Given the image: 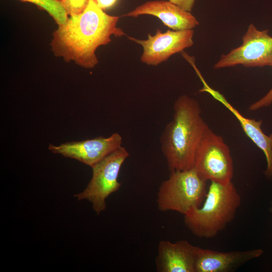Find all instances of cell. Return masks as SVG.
<instances>
[{"label": "cell", "mask_w": 272, "mask_h": 272, "mask_svg": "<svg viewBox=\"0 0 272 272\" xmlns=\"http://www.w3.org/2000/svg\"><path fill=\"white\" fill-rule=\"evenodd\" d=\"M67 15L82 13L88 7L90 0H59Z\"/></svg>", "instance_id": "obj_15"}, {"label": "cell", "mask_w": 272, "mask_h": 272, "mask_svg": "<svg viewBox=\"0 0 272 272\" xmlns=\"http://www.w3.org/2000/svg\"><path fill=\"white\" fill-rule=\"evenodd\" d=\"M157 192V203L162 212L175 211L185 215L200 207L206 196L207 182L193 168L170 172Z\"/></svg>", "instance_id": "obj_4"}, {"label": "cell", "mask_w": 272, "mask_h": 272, "mask_svg": "<svg viewBox=\"0 0 272 272\" xmlns=\"http://www.w3.org/2000/svg\"><path fill=\"white\" fill-rule=\"evenodd\" d=\"M263 253L261 249L220 252L199 247L195 262V272L233 271Z\"/></svg>", "instance_id": "obj_13"}, {"label": "cell", "mask_w": 272, "mask_h": 272, "mask_svg": "<svg viewBox=\"0 0 272 272\" xmlns=\"http://www.w3.org/2000/svg\"><path fill=\"white\" fill-rule=\"evenodd\" d=\"M121 135L114 132L107 138L98 137L79 142L61 144L56 146L49 144L52 153L76 159L92 167L111 152L121 146Z\"/></svg>", "instance_id": "obj_9"}, {"label": "cell", "mask_w": 272, "mask_h": 272, "mask_svg": "<svg viewBox=\"0 0 272 272\" xmlns=\"http://www.w3.org/2000/svg\"><path fill=\"white\" fill-rule=\"evenodd\" d=\"M270 211L272 213V202H271V207H270Z\"/></svg>", "instance_id": "obj_19"}, {"label": "cell", "mask_w": 272, "mask_h": 272, "mask_svg": "<svg viewBox=\"0 0 272 272\" xmlns=\"http://www.w3.org/2000/svg\"><path fill=\"white\" fill-rule=\"evenodd\" d=\"M173 110L172 119L160 137L161 151L170 172L193 168L197 148L209 127L198 102L187 95L176 100Z\"/></svg>", "instance_id": "obj_2"}, {"label": "cell", "mask_w": 272, "mask_h": 272, "mask_svg": "<svg viewBox=\"0 0 272 272\" xmlns=\"http://www.w3.org/2000/svg\"><path fill=\"white\" fill-rule=\"evenodd\" d=\"M193 168L207 181L223 184L232 182L234 168L230 149L209 127L197 148Z\"/></svg>", "instance_id": "obj_6"}, {"label": "cell", "mask_w": 272, "mask_h": 272, "mask_svg": "<svg viewBox=\"0 0 272 272\" xmlns=\"http://www.w3.org/2000/svg\"><path fill=\"white\" fill-rule=\"evenodd\" d=\"M97 5L103 10L113 6L117 0H95Z\"/></svg>", "instance_id": "obj_18"}, {"label": "cell", "mask_w": 272, "mask_h": 272, "mask_svg": "<svg viewBox=\"0 0 272 272\" xmlns=\"http://www.w3.org/2000/svg\"><path fill=\"white\" fill-rule=\"evenodd\" d=\"M35 4L40 9L46 11L58 25L65 23L68 19L66 14L59 0H21Z\"/></svg>", "instance_id": "obj_14"}, {"label": "cell", "mask_w": 272, "mask_h": 272, "mask_svg": "<svg viewBox=\"0 0 272 272\" xmlns=\"http://www.w3.org/2000/svg\"><path fill=\"white\" fill-rule=\"evenodd\" d=\"M169 1L183 10L190 12L194 6L195 0H169Z\"/></svg>", "instance_id": "obj_17"}, {"label": "cell", "mask_w": 272, "mask_h": 272, "mask_svg": "<svg viewBox=\"0 0 272 272\" xmlns=\"http://www.w3.org/2000/svg\"><path fill=\"white\" fill-rule=\"evenodd\" d=\"M199 247L186 240L171 242L160 241L155 259L158 272H195Z\"/></svg>", "instance_id": "obj_10"}, {"label": "cell", "mask_w": 272, "mask_h": 272, "mask_svg": "<svg viewBox=\"0 0 272 272\" xmlns=\"http://www.w3.org/2000/svg\"><path fill=\"white\" fill-rule=\"evenodd\" d=\"M199 79L203 84V87L199 92L209 93L231 111L239 122L246 135L263 152L267 164L264 174L266 177L272 180V133L268 135L265 134L261 129L262 120H256L244 117L228 102L222 94L211 88L202 76Z\"/></svg>", "instance_id": "obj_12"}, {"label": "cell", "mask_w": 272, "mask_h": 272, "mask_svg": "<svg viewBox=\"0 0 272 272\" xmlns=\"http://www.w3.org/2000/svg\"><path fill=\"white\" fill-rule=\"evenodd\" d=\"M129 153L122 146L91 167L92 177L86 188L74 196L78 200L87 199L97 214L106 209V199L121 186L118 177Z\"/></svg>", "instance_id": "obj_5"}, {"label": "cell", "mask_w": 272, "mask_h": 272, "mask_svg": "<svg viewBox=\"0 0 272 272\" xmlns=\"http://www.w3.org/2000/svg\"><path fill=\"white\" fill-rule=\"evenodd\" d=\"M272 104V88L261 99L252 104L249 107L250 111H255L264 107H267Z\"/></svg>", "instance_id": "obj_16"}, {"label": "cell", "mask_w": 272, "mask_h": 272, "mask_svg": "<svg viewBox=\"0 0 272 272\" xmlns=\"http://www.w3.org/2000/svg\"><path fill=\"white\" fill-rule=\"evenodd\" d=\"M193 29L168 30L162 33L157 29L154 35L148 34V38L141 40L128 36V38L141 45L143 52L141 61L147 65L156 66L166 61L173 54L182 52L193 44Z\"/></svg>", "instance_id": "obj_8"}, {"label": "cell", "mask_w": 272, "mask_h": 272, "mask_svg": "<svg viewBox=\"0 0 272 272\" xmlns=\"http://www.w3.org/2000/svg\"><path fill=\"white\" fill-rule=\"evenodd\" d=\"M143 15L154 16L164 25L175 31L193 29L199 25L198 21L190 12L169 1L147 2L122 16L136 18Z\"/></svg>", "instance_id": "obj_11"}, {"label": "cell", "mask_w": 272, "mask_h": 272, "mask_svg": "<svg viewBox=\"0 0 272 272\" xmlns=\"http://www.w3.org/2000/svg\"><path fill=\"white\" fill-rule=\"evenodd\" d=\"M241 201L232 182L211 181L202 205L184 215L185 225L195 236L213 238L234 219Z\"/></svg>", "instance_id": "obj_3"}, {"label": "cell", "mask_w": 272, "mask_h": 272, "mask_svg": "<svg viewBox=\"0 0 272 272\" xmlns=\"http://www.w3.org/2000/svg\"><path fill=\"white\" fill-rule=\"evenodd\" d=\"M242 44L222 54L215 69L242 65L245 67H272V37L268 30H259L253 24L243 36Z\"/></svg>", "instance_id": "obj_7"}, {"label": "cell", "mask_w": 272, "mask_h": 272, "mask_svg": "<svg viewBox=\"0 0 272 272\" xmlns=\"http://www.w3.org/2000/svg\"><path fill=\"white\" fill-rule=\"evenodd\" d=\"M119 18L107 14L95 0H90L82 13L70 16L58 25L53 34L51 50L67 62L74 61L82 67L92 69L98 63L95 54L98 47L108 44L112 35H125L117 27Z\"/></svg>", "instance_id": "obj_1"}]
</instances>
